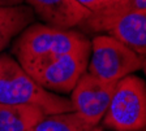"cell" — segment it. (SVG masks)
Listing matches in <instances>:
<instances>
[{
    "instance_id": "6da1fadb",
    "label": "cell",
    "mask_w": 146,
    "mask_h": 131,
    "mask_svg": "<svg viewBox=\"0 0 146 131\" xmlns=\"http://www.w3.org/2000/svg\"><path fill=\"white\" fill-rule=\"evenodd\" d=\"M0 104L34 105L46 114L73 110L69 99L44 90L7 53H0Z\"/></svg>"
},
{
    "instance_id": "7a4b0ae2",
    "label": "cell",
    "mask_w": 146,
    "mask_h": 131,
    "mask_svg": "<svg viewBox=\"0 0 146 131\" xmlns=\"http://www.w3.org/2000/svg\"><path fill=\"white\" fill-rule=\"evenodd\" d=\"M90 46L82 33L51 28L47 25H30L13 43L12 52L21 66L38 60L60 56Z\"/></svg>"
},
{
    "instance_id": "3957f363",
    "label": "cell",
    "mask_w": 146,
    "mask_h": 131,
    "mask_svg": "<svg viewBox=\"0 0 146 131\" xmlns=\"http://www.w3.org/2000/svg\"><path fill=\"white\" fill-rule=\"evenodd\" d=\"M102 123L111 130L146 131V83L142 78L131 74L116 83Z\"/></svg>"
},
{
    "instance_id": "277c9868",
    "label": "cell",
    "mask_w": 146,
    "mask_h": 131,
    "mask_svg": "<svg viewBox=\"0 0 146 131\" xmlns=\"http://www.w3.org/2000/svg\"><path fill=\"white\" fill-rule=\"evenodd\" d=\"M90 46L60 56L35 61L22 66L44 90L56 94L72 92L89 64Z\"/></svg>"
},
{
    "instance_id": "5b68a950",
    "label": "cell",
    "mask_w": 146,
    "mask_h": 131,
    "mask_svg": "<svg viewBox=\"0 0 146 131\" xmlns=\"http://www.w3.org/2000/svg\"><path fill=\"white\" fill-rule=\"evenodd\" d=\"M88 73L106 82H119L141 69L143 57L111 35H97L90 43Z\"/></svg>"
},
{
    "instance_id": "8992f818",
    "label": "cell",
    "mask_w": 146,
    "mask_h": 131,
    "mask_svg": "<svg viewBox=\"0 0 146 131\" xmlns=\"http://www.w3.org/2000/svg\"><path fill=\"white\" fill-rule=\"evenodd\" d=\"M116 83L102 81L85 71L72 90L69 100L73 110L93 126H98L108 108Z\"/></svg>"
},
{
    "instance_id": "52a82bcc",
    "label": "cell",
    "mask_w": 146,
    "mask_h": 131,
    "mask_svg": "<svg viewBox=\"0 0 146 131\" xmlns=\"http://www.w3.org/2000/svg\"><path fill=\"white\" fill-rule=\"evenodd\" d=\"M47 26L69 30L80 26L90 16V10L77 0H25Z\"/></svg>"
},
{
    "instance_id": "ba28073f",
    "label": "cell",
    "mask_w": 146,
    "mask_h": 131,
    "mask_svg": "<svg viewBox=\"0 0 146 131\" xmlns=\"http://www.w3.org/2000/svg\"><path fill=\"white\" fill-rule=\"evenodd\" d=\"M124 43L137 55L146 57V9H137L117 17L104 30Z\"/></svg>"
},
{
    "instance_id": "9c48e42d",
    "label": "cell",
    "mask_w": 146,
    "mask_h": 131,
    "mask_svg": "<svg viewBox=\"0 0 146 131\" xmlns=\"http://www.w3.org/2000/svg\"><path fill=\"white\" fill-rule=\"evenodd\" d=\"M35 20L29 5L0 7V53Z\"/></svg>"
},
{
    "instance_id": "30bf717a",
    "label": "cell",
    "mask_w": 146,
    "mask_h": 131,
    "mask_svg": "<svg viewBox=\"0 0 146 131\" xmlns=\"http://www.w3.org/2000/svg\"><path fill=\"white\" fill-rule=\"evenodd\" d=\"M47 116L40 108L26 104H0V131H31Z\"/></svg>"
},
{
    "instance_id": "8fae6325",
    "label": "cell",
    "mask_w": 146,
    "mask_h": 131,
    "mask_svg": "<svg viewBox=\"0 0 146 131\" xmlns=\"http://www.w3.org/2000/svg\"><path fill=\"white\" fill-rule=\"evenodd\" d=\"M137 9H146V0H113L103 9L91 12L78 28L89 33H104L113 20Z\"/></svg>"
},
{
    "instance_id": "7c38bea8",
    "label": "cell",
    "mask_w": 146,
    "mask_h": 131,
    "mask_svg": "<svg viewBox=\"0 0 146 131\" xmlns=\"http://www.w3.org/2000/svg\"><path fill=\"white\" fill-rule=\"evenodd\" d=\"M95 126L89 123L77 112H64L47 114L31 131H91Z\"/></svg>"
},
{
    "instance_id": "4fadbf2b",
    "label": "cell",
    "mask_w": 146,
    "mask_h": 131,
    "mask_svg": "<svg viewBox=\"0 0 146 131\" xmlns=\"http://www.w3.org/2000/svg\"><path fill=\"white\" fill-rule=\"evenodd\" d=\"M77 1L90 12H97L111 4L113 0H77Z\"/></svg>"
},
{
    "instance_id": "5bb4252c",
    "label": "cell",
    "mask_w": 146,
    "mask_h": 131,
    "mask_svg": "<svg viewBox=\"0 0 146 131\" xmlns=\"http://www.w3.org/2000/svg\"><path fill=\"white\" fill-rule=\"evenodd\" d=\"M25 0H0V7H16L21 5Z\"/></svg>"
},
{
    "instance_id": "9a60e30c",
    "label": "cell",
    "mask_w": 146,
    "mask_h": 131,
    "mask_svg": "<svg viewBox=\"0 0 146 131\" xmlns=\"http://www.w3.org/2000/svg\"><path fill=\"white\" fill-rule=\"evenodd\" d=\"M141 69H142V70H143V73H145V75H146V57H143L142 65H141Z\"/></svg>"
},
{
    "instance_id": "2e32d148",
    "label": "cell",
    "mask_w": 146,
    "mask_h": 131,
    "mask_svg": "<svg viewBox=\"0 0 146 131\" xmlns=\"http://www.w3.org/2000/svg\"><path fill=\"white\" fill-rule=\"evenodd\" d=\"M91 131H104V130H103V128H100V127H98V126H95V127L93 128ZM111 131H119V130H111Z\"/></svg>"
}]
</instances>
